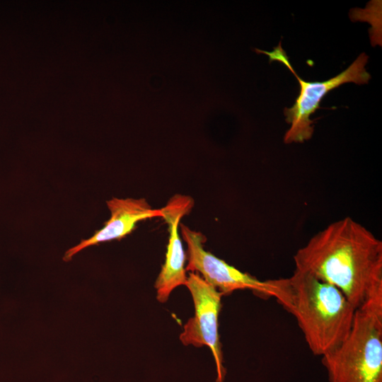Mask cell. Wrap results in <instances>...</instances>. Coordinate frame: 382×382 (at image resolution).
I'll return each instance as SVG.
<instances>
[{"mask_svg": "<svg viewBox=\"0 0 382 382\" xmlns=\"http://www.w3.org/2000/svg\"><path fill=\"white\" fill-rule=\"evenodd\" d=\"M294 261L295 269L338 289L355 309L382 303V241L350 217L313 236Z\"/></svg>", "mask_w": 382, "mask_h": 382, "instance_id": "obj_1", "label": "cell"}, {"mask_svg": "<svg viewBox=\"0 0 382 382\" xmlns=\"http://www.w3.org/2000/svg\"><path fill=\"white\" fill-rule=\"evenodd\" d=\"M282 307L293 315L311 352L323 357L348 336L356 309L335 286L294 269Z\"/></svg>", "mask_w": 382, "mask_h": 382, "instance_id": "obj_2", "label": "cell"}, {"mask_svg": "<svg viewBox=\"0 0 382 382\" xmlns=\"http://www.w3.org/2000/svg\"><path fill=\"white\" fill-rule=\"evenodd\" d=\"M321 358L330 382H382V303L356 309L347 337Z\"/></svg>", "mask_w": 382, "mask_h": 382, "instance_id": "obj_3", "label": "cell"}, {"mask_svg": "<svg viewBox=\"0 0 382 382\" xmlns=\"http://www.w3.org/2000/svg\"><path fill=\"white\" fill-rule=\"evenodd\" d=\"M257 54H264L269 57L270 62L277 61L286 66L297 79L299 84V94L291 108H285L284 114L286 122L291 125L284 137L285 144L303 143L310 139L313 134V123L316 120L310 117L320 107V103L324 96L332 89L343 83H354L357 84L368 83L371 79L370 74L365 66L369 57L361 53L342 72L324 81H306L296 74L289 62V57L282 47L281 42L272 51L254 49Z\"/></svg>", "mask_w": 382, "mask_h": 382, "instance_id": "obj_4", "label": "cell"}, {"mask_svg": "<svg viewBox=\"0 0 382 382\" xmlns=\"http://www.w3.org/2000/svg\"><path fill=\"white\" fill-rule=\"evenodd\" d=\"M179 228L187 247L186 270L198 273L208 284L224 295L236 290L248 289L263 298H274L282 305L287 297V278L260 280L243 272L205 250V236L183 224Z\"/></svg>", "mask_w": 382, "mask_h": 382, "instance_id": "obj_5", "label": "cell"}, {"mask_svg": "<svg viewBox=\"0 0 382 382\" xmlns=\"http://www.w3.org/2000/svg\"><path fill=\"white\" fill-rule=\"evenodd\" d=\"M185 285L193 299L195 316L184 325L180 340L186 346L209 347L216 364V382H224L226 370L223 365V353L218 331V318L223 294L196 272L189 273Z\"/></svg>", "mask_w": 382, "mask_h": 382, "instance_id": "obj_6", "label": "cell"}, {"mask_svg": "<svg viewBox=\"0 0 382 382\" xmlns=\"http://www.w3.org/2000/svg\"><path fill=\"white\" fill-rule=\"evenodd\" d=\"M193 206L194 200L191 197L177 194L161 209V218L167 224L169 232L165 262L155 282L156 298L161 303L166 302L172 291L185 285L187 280L186 256L178 229L181 219L190 212Z\"/></svg>", "mask_w": 382, "mask_h": 382, "instance_id": "obj_7", "label": "cell"}, {"mask_svg": "<svg viewBox=\"0 0 382 382\" xmlns=\"http://www.w3.org/2000/svg\"><path fill=\"white\" fill-rule=\"evenodd\" d=\"M110 217L100 229L87 239L67 250L63 257L66 262L82 250L113 240H120L130 234L138 222L145 219L162 217L161 209H154L144 198L112 197L106 202Z\"/></svg>", "mask_w": 382, "mask_h": 382, "instance_id": "obj_8", "label": "cell"}]
</instances>
